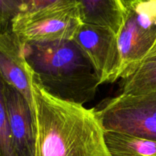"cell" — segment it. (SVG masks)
<instances>
[{
	"instance_id": "obj_5",
	"label": "cell",
	"mask_w": 156,
	"mask_h": 156,
	"mask_svg": "<svg viewBox=\"0 0 156 156\" xmlns=\"http://www.w3.org/2000/svg\"><path fill=\"white\" fill-rule=\"evenodd\" d=\"M96 113L105 131L156 141V91L119 94L107 101Z\"/></svg>"
},
{
	"instance_id": "obj_11",
	"label": "cell",
	"mask_w": 156,
	"mask_h": 156,
	"mask_svg": "<svg viewBox=\"0 0 156 156\" xmlns=\"http://www.w3.org/2000/svg\"><path fill=\"white\" fill-rule=\"evenodd\" d=\"M111 156H156V141L122 133L105 131Z\"/></svg>"
},
{
	"instance_id": "obj_12",
	"label": "cell",
	"mask_w": 156,
	"mask_h": 156,
	"mask_svg": "<svg viewBox=\"0 0 156 156\" xmlns=\"http://www.w3.org/2000/svg\"><path fill=\"white\" fill-rule=\"evenodd\" d=\"M5 82L0 74V156H17L12 143L4 94Z\"/></svg>"
},
{
	"instance_id": "obj_1",
	"label": "cell",
	"mask_w": 156,
	"mask_h": 156,
	"mask_svg": "<svg viewBox=\"0 0 156 156\" xmlns=\"http://www.w3.org/2000/svg\"><path fill=\"white\" fill-rule=\"evenodd\" d=\"M34 156H111L96 111L47 93L33 76Z\"/></svg>"
},
{
	"instance_id": "obj_2",
	"label": "cell",
	"mask_w": 156,
	"mask_h": 156,
	"mask_svg": "<svg viewBox=\"0 0 156 156\" xmlns=\"http://www.w3.org/2000/svg\"><path fill=\"white\" fill-rule=\"evenodd\" d=\"M22 47L34 78L47 93L81 105L94 98L100 81L74 41L28 42Z\"/></svg>"
},
{
	"instance_id": "obj_4",
	"label": "cell",
	"mask_w": 156,
	"mask_h": 156,
	"mask_svg": "<svg viewBox=\"0 0 156 156\" xmlns=\"http://www.w3.org/2000/svg\"><path fill=\"white\" fill-rule=\"evenodd\" d=\"M126 15L117 35L120 66L118 79H126L156 40V0H125Z\"/></svg>"
},
{
	"instance_id": "obj_9",
	"label": "cell",
	"mask_w": 156,
	"mask_h": 156,
	"mask_svg": "<svg viewBox=\"0 0 156 156\" xmlns=\"http://www.w3.org/2000/svg\"><path fill=\"white\" fill-rule=\"evenodd\" d=\"M82 23L105 27L118 35L126 15L125 0H76Z\"/></svg>"
},
{
	"instance_id": "obj_7",
	"label": "cell",
	"mask_w": 156,
	"mask_h": 156,
	"mask_svg": "<svg viewBox=\"0 0 156 156\" xmlns=\"http://www.w3.org/2000/svg\"><path fill=\"white\" fill-rule=\"evenodd\" d=\"M0 74L30 105L34 116L33 72L27 64L22 44L9 27L0 32Z\"/></svg>"
},
{
	"instance_id": "obj_8",
	"label": "cell",
	"mask_w": 156,
	"mask_h": 156,
	"mask_svg": "<svg viewBox=\"0 0 156 156\" xmlns=\"http://www.w3.org/2000/svg\"><path fill=\"white\" fill-rule=\"evenodd\" d=\"M4 94L15 153L17 156H34L33 111L22 94L6 82Z\"/></svg>"
},
{
	"instance_id": "obj_14",
	"label": "cell",
	"mask_w": 156,
	"mask_h": 156,
	"mask_svg": "<svg viewBox=\"0 0 156 156\" xmlns=\"http://www.w3.org/2000/svg\"><path fill=\"white\" fill-rule=\"evenodd\" d=\"M56 1L59 0H18V2L20 4L21 12H26L48 5ZM73 1L76 2V0Z\"/></svg>"
},
{
	"instance_id": "obj_3",
	"label": "cell",
	"mask_w": 156,
	"mask_h": 156,
	"mask_svg": "<svg viewBox=\"0 0 156 156\" xmlns=\"http://www.w3.org/2000/svg\"><path fill=\"white\" fill-rule=\"evenodd\" d=\"M82 24L77 2L59 0L35 10L20 12L10 28L21 44L73 40Z\"/></svg>"
},
{
	"instance_id": "obj_6",
	"label": "cell",
	"mask_w": 156,
	"mask_h": 156,
	"mask_svg": "<svg viewBox=\"0 0 156 156\" xmlns=\"http://www.w3.org/2000/svg\"><path fill=\"white\" fill-rule=\"evenodd\" d=\"M73 41L91 62L100 85L118 79L120 58L117 35L114 31L105 27L82 23Z\"/></svg>"
},
{
	"instance_id": "obj_13",
	"label": "cell",
	"mask_w": 156,
	"mask_h": 156,
	"mask_svg": "<svg viewBox=\"0 0 156 156\" xmlns=\"http://www.w3.org/2000/svg\"><path fill=\"white\" fill-rule=\"evenodd\" d=\"M20 12L18 0H0V32L9 29L12 20Z\"/></svg>"
},
{
	"instance_id": "obj_10",
	"label": "cell",
	"mask_w": 156,
	"mask_h": 156,
	"mask_svg": "<svg viewBox=\"0 0 156 156\" xmlns=\"http://www.w3.org/2000/svg\"><path fill=\"white\" fill-rule=\"evenodd\" d=\"M122 95H137L156 91V40L138 68L122 83Z\"/></svg>"
}]
</instances>
